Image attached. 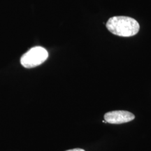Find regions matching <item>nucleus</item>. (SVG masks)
Instances as JSON below:
<instances>
[{
	"instance_id": "nucleus-1",
	"label": "nucleus",
	"mask_w": 151,
	"mask_h": 151,
	"mask_svg": "<svg viewBox=\"0 0 151 151\" xmlns=\"http://www.w3.org/2000/svg\"><path fill=\"white\" fill-rule=\"evenodd\" d=\"M106 27L113 35L129 37L139 32L140 26L135 19L127 16H114L106 22Z\"/></svg>"
},
{
	"instance_id": "nucleus-2",
	"label": "nucleus",
	"mask_w": 151,
	"mask_h": 151,
	"mask_svg": "<svg viewBox=\"0 0 151 151\" xmlns=\"http://www.w3.org/2000/svg\"><path fill=\"white\" fill-rule=\"evenodd\" d=\"M48 58V52L44 48L36 46L24 53L20 58V63L24 68H34L43 63Z\"/></svg>"
},
{
	"instance_id": "nucleus-3",
	"label": "nucleus",
	"mask_w": 151,
	"mask_h": 151,
	"mask_svg": "<svg viewBox=\"0 0 151 151\" xmlns=\"http://www.w3.org/2000/svg\"><path fill=\"white\" fill-rule=\"evenodd\" d=\"M104 120L109 124H122L134 120L133 113L126 111H113L105 113Z\"/></svg>"
},
{
	"instance_id": "nucleus-4",
	"label": "nucleus",
	"mask_w": 151,
	"mask_h": 151,
	"mask_svg": "<svg viewBox=\"0 0 151 151\" xmlns=\"http://www.w3.org/2000/svg\"><path fill=\"white\" fill-rule=\"evenodd\" d=\"M66 151H86V150L81 148H73V149H71V150H67Z\"/></svg>"
}]
</instances>
